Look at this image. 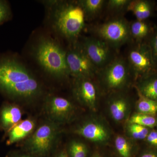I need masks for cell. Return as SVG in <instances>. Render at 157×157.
<instances>
[{
    "mask_svg": "<svg viewBox=\"0 0 157 157\" xmlns=\"http://www.w3.org/2000/svg\"><path fill=\"white\" fill-rule=\"evenodd\" d=\"M146 138L148 143L153 146L157 147V131L154 130L149 132Z\"/></svg>",
    "mask_w": 157,
    "mask_h": 157,
    "instance_id": "obj_29",
    "label": "cell"
},
{
    "mask_svg": "<svg viewBox=\"0 0 157 157\" xmlns=\"http://www.w3.org/2000/svg\"><path fill=\"white\" fill-rule=\"evenodd\" d=\"M42 3L49 9L51 25L56 33L73 42L77 39L85 26L84 12L77 2L44 1Z\"/></svg>",
    "mask_w": 157,
    "mask_h": 157,
    "instance_id": "obj_2",
    "label": "cell"
},
{
    "mask_svg": "<svg viewBox=\"0 0 157 157\" xmlns=\"http://www.w3.org/2000/svg\"><path fill=\"white\" fill-rule=\"evenodd\" d=\"M36 127V121L33 118L21 120L7 132V145L25 140L33 134Z\"/></svg>",
    "mask_w": 157,
    "mask_h": 157,
    "instance_id": "obj_13",
    "label": "cell"
},
{
    "mask_svg": "<svg viewBox=\"0 0 157 157\" xmlns=\"http://www.w3.org/2000/svg\"><path fill=\"white\" fill-rule=\"evenodd\" d=\"M138 93V92H137ZM136 107L138 113L153 116L157 113V101L145 98L138 93Z\"/></svg>",
    "mask_w": 157,
    "mask_h": 157,
    "instance_id": "obj_20",
    "label": "cell"
},
{
    "mask_svg": "<svg viewBox=\"0 0 157 157\" xmlns=\"http://www.w3.org/2000/svg\"><path fill=\"white\" fill-rule=\"evenodd\" d=\"M140 157H157V153L154 152H147L141 155Z\"/></svg>",
    "mask_w": 157,
    "mask_h": 157,
    "instance_id": "obj_31",
    "label": "cell"
},
{
    "mask_svg": "<svg viewBox=\"0 0 157 157\" xmlns=\"http://www.w3.org/2000/svg\"><path fill=\"white\" fill-rule=\"evenodd\" d=\"M129 123L137 124L146 128H153L157 123V120L153 116L138 113L132 115Z\"/></svg>",
    "mask_w": 157,
    "mask_h": 157,
    "instance_id": "obj_23",
    "label": "cell"
},
{
    "mask_svg": "<svg viewBox=\"0 0 157 157\" xmlns=\"http://www.w3.org/2000/svg\"><path fill=\"white\" fill-rule=\"evenodd\" d=\"M153 27L146 21L137 20L130 24V33L137 42H146L152 32Z\"/></svg>",
    "mask_w": 157,
    "mask_h": 157,
    "instance_id": "obj_18",
    "label": "cell"
},
{
    "mask_svg": "<svg viewBox=\"0 0 157 157\" xmlns=\"http://www.w3.org/2000/svg\"><path fill=\"white\" fill-rule=\"evenodd\" d=\"M91 157H102V156H101V155L97 153H95L94 154H93L92 156Z\"/></svg>",
    "mask_w": 157,
    "mask_h": 157,
    "instance_id": "obj_32",
    "label": "cell"
},
{
    "mask_svg": "<svg viewBox=\"0 0 157 157\" xmlns=\"http://www.w3.org/2000/svg\"><path fill=\"white\" fill-rule=\"evenodd\" d=\"M128 63L135 78H140L157 71L151 50L146 42H137L129 50Z\"/></svg>",
    "mask_w": 157,
    "mask_h": 157,
    "instance_id": "obj_6",
    "label": "cell"
},
{
    "mask_svg": "<svg viewBox=\"0 0 157 157\" xmlns=\"http://www.w3.org/2000/svg\"><path fill=\"white\" fill-rule=\"evenodd\" d=\"M84 11L86 18L94 17L100 12L104 6V0H80L77 1Z\"/></svg>",
    "mask_w": 157,
    "mask_h": 157,
    "instance_id": "obj_19",
    "label": "cell"
},
{
    "mask_svg": "<svg viewBox=\"0 0 157 157\" xmlns=\"http://www.w3.org/2000/svg\"><path fill=\"white\" fill-rule=\"evenodd\" d=\"M33 56L45 73L57 79L70 76L66 59V51L55 39L41 36L34 46Z\"/></svg>",
    "mask_w": 157,
    "mask_h": 157,
    "instance_id": "obj_3",
    "label": "cell"
},
{
    "mask_svg": "<svg viewBox=\"0 0 157 157\" xmlns=\"http://www.w3.org/2000/svg\"><path fill=\"white\" fill-rule=\"evenodd\" d=\"M66 59L70 75L74 78L92 79L99 71L77 41L66 51Z\"/></svg>",
    "mask_w": 157,
    "mask_h": 157,
    "instance_id": "obj_7",
    "label": "cell"
},
{
    "mask_svg": "<svg viewBox=\"0 0 157 157\" xmlns=\"http://www.w3.org/2000/svg\"><path fill=\"white\" fill-rule=\"evenodd\" d=\"M6 157H37L29 153L21 151H14L9 152Z\"/></svg>",
    "mask_w": 157,
    "mask_h": 157,
    "instance_id": "obj_28",
    "label": "cell"
},
{
    "mask_svg": "<svg viewBox=\"0 0 157 157\" xmlns=\"http://www.w3.org/2000/svg\"><path fill=\"white\" fill-rule=\"evenodd\" d=\"M88 57L98 70L106 67L114 58L110 46L100 38L86 37L79 42Z\"/></svg>",
    "mask_w": 157,
    "mask_h": 157,
    "instance_id": "obj_10",
    "label": "cell"
},
{
    "mask_svg": "<svg viewBox=\"0 0 157 157\" xmlns=\"http://www.w3.org/2000/svg\"><path fill=\"white\" fill-rule=\"evenodd\" d=\"M98 72L104 87L108 90L117 91L126 86L131 71L128 62L117 58Z\"/></svg>",
    "mask_w": 157,
    "mask_h": 157,
    "instance_id": "obj_5",
    "label": "cell"
},
{
    "mask_svg": "<svg viewBox=\"0 0 157 157\" xmlns=\"http://www.w3.org/2000/svg\"><path fill=\"white\" fill-rule=\"evenodd\" d=\"M22 111L16 104L6 103L0 109V128L7 132L22 120Z\"/></svg>",
    "mask_w": 157,
    "mask_h": 157,
    "instance_id": "obj_14",
    "label": "cell"
},
{
    "mask_svg": "<svg viewBox=\"0 0 157 157\" xmlns=\"http://www.w3.org/2000/svg\"><path fill=\"white\" fill-rule=\"evenodd\" d=\"M136 88L143 97L157 101V71L140 78Z\"/></svg>",
    "mask_w": 157,
    "mask_h": 157,
    "instance_id": "obj_17",
    "label": "cell"
},
{
    "mask_svg": "<svg viewBox=\"0 0 157 157\" xmlns=\"http://www.w3.org/2000/svg\"><path fill=\"white\" fill-rule=\"evenodd\" d=\"M155 6L153 1L135 0L131 1L127 10L132 12L137 20L146 21L154 13Z\"/></svg>",
    "mask_w": 157,
    "mask_h": 157,
    "instance_id": "obj_16",
    "label": "cell"
},
{
    "mask_svg": "<svg viewBox=\"0 0 157 157\" xmlns=\"http://www.w3.org/2000/svg\"><path fill=\"white\" fill-rule=\"evenodd\" d=\"M68 157H87L89 150L85 143L80 140L70 141L66 147Z\"/></svg>",
    "mask_w": 157,
    "mask_h": 157,
    "instance_id": "obj_21",
    "label": "cell"
},
{
    "mask_svg": "<svg viewBox=\"0 0 157 157\" xmlns=\"http://www.w3.org/2000/svg\"><path fill=\"white\" fill-rule=\"evenodd\" d=\"M99 38L112 48H118L131 39L130 24L125 19L115 18L99 25L96 30Z\"/></svg>",
    "mask_w": 157,
    "mask_h": 157,
    "instance_id": "obj_8",
    "label": "cell"
},
{
    "mask_svg": "<svg viewBox=\"0 0 157 157\" xmlns=\"http://www.w3.org/2000/svg\"><path fill=\"white\" fill-rule=\"evenodd\" d=\"M131 1L130 0H109L108 2V8L112 11H120L127 9Z\"/></svg>",
    "mask_w": 157,
    "mask_h": 157,
    "instance_id": "obj_26",
    "label": "cell"
},
{
    "mask_svg": "<svg viewBox=\"0 0 157 157\" xmlns=\"http://www.w3.org/2000/svg\"><path fill=\"white\" fill-rule=\"evenodd\" d=\"M116 150L121 157H132V147L125 137L118 135L114 140Z\"/></svg>",
    "mask_w": 157,
    "mask_h": 157,
    "instance_id": "obj_22",
    "label": "cell"
},
{
    "mask_svg": "<svg viewBox=\"0 0 157 157\" xmlns=\"http://www.w3.org/2000/svg\"><path fill=\"white\" fill-rule=\"evenodd\" d=\"M127 131L131 137L136 140H143L147 137L149 133L147 128L129 123L127 126Z\"/></svg>",
    "mask_w": 157,
    "mask_h": 157,
    "instance_id": "obj_24",
    "label": "cell"
},
{
    "mask_svg": "<svg viewBox=\"0 0 157 157\" xmlns=\"http://www.w3.org/2000/svg\"><path fill=\"white\" fill-rule=\"evenodd\" d=\"M11 11L8 3L0 0V24L9 19Z\"/></svg>",
    "mask_w": 157,
    "mask_h": 157,
    "instance_id": "obj_27",
    "label": "cell"
},
{
    "mask_svg": "<svg viewBox=\"0 0 157 157\" xmlns=\"http://www.w3.org/2000/svg\"><path fill=\"white\" fill-rule=\"evenodd\" d=\"M0 90L12 98L28 102L40 98L44 91L33 73L14 58L0 60Z\"/></svg>",
    "mask_w": 157,
    "mask_h": 157,
    "instance_id": "obj_1",
    "label": "cell"
},
{
    "mask_svg": "<svg viewBox=\"0 0 157 157\" xmlns=\"http://www.w3.org/2000/svg\"><path fill=\"white\" fill-rule=\"evenodd\" d=\"M109 112L112 118L120 122L127 118L130 111V103L126 97L122 95L114 96L109 103Z\"/></svg>",
    "mask_w": 157,
    "mask_h": 157,
    "instance_id": "obj_15",
    "label": "cell"
},
{
    "mask_svg": "<svg viewBox=\"0 0 157 157\" xmlns=\"http://www.w3.org/2000/svg\"><path fill=\"white\" fill-rule=\"evenodd\" d=\"M49 157H68L66 148L56 151Z\"/></svg>",
    "mask_w": 157,
    "mask_h": 157,
    "instance_id": "obj_30",
    "label": "cell"
},
{
    "mask_svg": "<svg viewBox=\"0 0 157 157\" xmlns=\"http://www.w3.org/2000/svg\"><path fill=\"white\" fill-rule=\"evenodd\" d=\"M59 125L48 119L36 127L22 144L21 150L37 157H49L56 151Z\"/></svg>",
    "mask_w": 157,
    "mask_h": 157,
    "instance_id": "obj_4",
    "label": "cell"
},
{
    "mask_svg": "<svg viewBox=\"0 0 157 157\" xmlns=\"http://www.w3.org/2000/svg\"><path fill=\"white\" fill-rule=\"evenodd\" d=\"M73 93L76 101L85 107L95 111L98 100V91L92 79L75 78Z\"/></svg>",
    "mask_w": 157,
    "mask_h": 157,
    "instance_id": "obj_11",
    "label": "cell"
},
{
    "mask_svg": "<svg viewBox=\"0 0 157 157\" xmlns=\"http://www.w3.org/2000/svg\"><path fill=\"white\" fill-rule=\"evenodd\" d=\"M74 132L95 143H104L109 138V132L107 127L95 120L86 121L76 127Z\"/></svg>",
    "mask_w": 157,
    "mask_h": 157,
    "instance_id": "obj_12",
    "label": "cell"
},
{
    "mask_svg": "<svg viewBox=\"0 0 157 157\" xmlns=\"http://www.w3.org/2000/svg\"><path fill=\"white\" fill-rule=\"evenodd\" d=\"M45 104V112L48 119L59 125L69 122L75 115L74 104L63 97L48 96Z\"/></svg>",
    "mask_w": 157,
    "mask_h": 157,
    "instance_id": "obj_9",
    "label": "cell"
},
{
    "mask_svg": "<svg viewBox=\"0 0 157 157\" xmlns=\"http://www.w3.org/2000/svg\"><path fill=\"white\" fill-rule=\"evenodd\" d=\"M146 42L150 47L153 58L157 67V25L153 26L151 34Z\"/></svg>",
    "mask_w": 157,
    "mask_h": 157,
    "instance_id": "obj_25",
    "label": "cell"
}]
</instances>
